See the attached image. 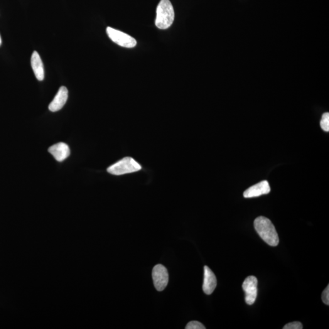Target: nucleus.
I'll use <instances>...</instances> for the list:
<instances>
[{"instance_id": "1", "label": "nucleus", "mask_w": 329, "mask_h": 329, "mask_svg": "<svg viewBox=\"0 0 329 329\" xmlns=\"http://www.w3.org/2000/svg\"><path fill=\"white\" fill-rule=\"evenodd\" d=\"M254 224L255 230L264 242L271 247L278 245V234L271 220L266 217H259L255 220Z\"/></svg>"}, {"instance_id": "2", "label": "nucleus", "mask_w": 329, "mask_h": 329, "mask_svg": "<svg viewBox=\"0 0 329 329\" xmlns=\"http://www.w3.org/2000/svg\"><path fill=\"white\" fill-rule=\"evenodd\" d=\"M156 25L159 29H166L173 24L174 11L169 0H161L157 7Z\"/></svg>"}, {"instance_id": "3", "label": "nucleus", "mask_w": 329, "mask_h": 329, "mask_svg": "<svg viewBox=\"0 0 329 329\" xmlns=\"http://www.w3.org/2000/svg\"><path fill=\"white\" fill-rule=\"evenodd\" d=\"M142 166L133 158L127 157L107 168L108 173L113 175L120 176L135 173L141 170Z\"/></svg>"}, {"instance_id": "4", "label": "nucleus", "mask_w": 329, "mask_h": 329, "mask_svg": "<svg viewBox=\"0 0 329 329\" xmlns=\"http://www.w3.org/2000/svg\"><path fill=\"white\" fill-rule=\"evenodd\" d=\"M106 32L109 38L117 45L125 48H134L137 45V41L131 36L114 28L107 27Z\"/></svg>"}, {"instance_id": "5", "label": "nucleus", "mask_w": 329, "mask_h": 329, "mask_svg": "<svg viewBox=\"0 0 329 329\" xmlns=\"http://www.w3.org/2000/svg\"><path fill=\"white\" fill-rule=\"evenodd\" d=\"M154 286L157 290L163 291L168 285L169 275L168 271L163 265L158 264L153 267L152 272Z\"/></svg>"}, {"instance_id": "6", "label": "nucleus", "mask_w": 329, "mask_h": 329, "mask_svg": "<svg viewBox=\"0 0 329 329\" xmlns=\"http://www.w3.org/2000/svg\"><path fill=\"white\" fill-rule=\"evenodd\" d=\"M257 285V279L253 276L247 277L243 284L242 288L245 292V301L248 305H252L256 300Z\"/></svg>"}, {"instance_id": "7", "label": "nucleus", "mask_w": 329, "mask_h": 329, "mask_svg": "<svg viewBox=\"0 0 329 329\" xmlns=\"http://www.w3.org/2000/svg\"><path fill=\"white\" fill-rule=\"evenodd\" d=\"M271 188H270L268 182L264 181L247 188L244 193V196L246 198L258 197V196L268 194Z\"/></svg>"}, {"instance_id": "8", "label": "nucleus", "mask_w": 329, "mask_h": 329, "mask_svg": "<svg viewBox=\"0 0 329 329\" xmlns=\"http://www.w3.org/2000/svg\"><path fill=\"white\" fill-rule=\"evenodd\" d=\"M204 282L203 289L206 294H211L214 291L217 286V280L213 272L209 268V267L205 266L204 267Z\"/></svg>"}, {"instance_id": "9", "label": "nucleus", "mask_w": 329, "mask_h": 329, "mask_svg": "<svg viewBox=\"0 0 329 329\" xmlns=\"http://www.w3.org/2000/svg\"><path fill=\"white\" fill-rule=\"evenodd\" d=\"M68 92L67 88L62 86L59 90L55 98L49 105V110L51 112H57L62 109L68 99Z\"/></svg>"}, {"instance_id": "10", "label": "nucleus", "mask_w": 329, "mask_h": 329, "mask_svg": "<svg viewBox=\"0 0 329 329\" xmlns=\"http://www.w3.org/2000/svg\"><path fill=\"white\" fill-rule=\"evenodd\" d=\"M48 151L58 162L65 160L70 154L69 146L62 142L51 146L49 148Z\"/></svg>"}, {"instance_id": "11", "label": "nucleus", "mask_w": 329, "mask_h": 329, "mask_svg": "<svg viewBox=\"0 0 329 329\" xmlns=\"http://www.w3.org/2000/svg\"><path fill=\"white\" fill-rule=\"evenodd\" d=\"M31 66L33 68L34 75L39 81H43L45 77L44 68L42 61L40 56L37 51H34L31 56Z\"/></svg>"}, {"instance_id": "12", "label": "nucleus", "mask_w": 329, "mask_h": 329, "mask_svg": "<svg viewBox=\"0 0 329 329\" xmlns=\"http://www.w3.org/2000/svg\"><path fill=\"white\" fill-rule=\"evenodd\" d=\"M321 129L326 132L329 131V113L326 112L323 115L320 122Z\"/></svg>"}, {"instance_id": "13", "label": "nucleus", "mask_w": 329, "mask_h": 329, "mask_svg": "<svg viewBox=\"0 0 329 329\" xmlns=\"http://www.w3.org/2000/svg\"><path fill=\"white\" fill-rule=\"evenodd\" d=\"M186 329H206L205 326L202 323L198 322V321H190L186 326Z\"/></svg>"}, {"instance_id": "14", "label": "nucleus", "mask_w": 329, "mask_h": 329, "mask_svg": "<svg viewBox=\"0 0 329 329\" xmlns=\"http://www.w3.org/2000/svg\"><path fill=\"white\" fill-rule=\"evenodd\" d=\"M284 329H303V325L299 321L287 324L283 328Z\"/></svg>"}, {"instance_id": "15", "label": "nucleus", "mask_w": 329, "mask_h": 329, "mask_svg": "<svg viewBox=\"0 0 329 329\" xmlns=\"http://www.w3.org/2000/svg\"><path fill=\"white\" fill-rule=\"evenodd\" d=\"M322 300L326 305H329V285L325 289L322 293Z\"/></svg>"}, {"instance_id": "16", "label": "nucleus", "mask_w": 329, "mask_h": 329, "mask_svg": "<svg viewBox=\"0 0 329 329\" xmlns=\"http://www.w3.org/2000/svg\"><path fill=\"white\" fill-rule=\"evenodd\" d=\"M1 43H2V40H1V36H0V46H1Z\"/></svg>"}]
</instances>
